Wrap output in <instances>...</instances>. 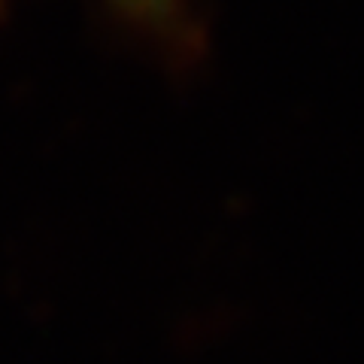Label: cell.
<instances>
[{"label": "cell", "instance_id": "obj_1", "mask_svg": "<svg viewBox=\"0 0 364 364\" xmlns=\"http://www.w3.org/2000/svg\"><path fill=\"white\" fill-rule=\"evenodd\" d=\"M109 4L149 28H173L186 9V0H109Z\"/></svg>", "mask_w": 364, "mask_h": 364}, {"label": "cell", "instance_id": "obj_2", "mask_svg": "<svg viewBox=\"0 0 364 364\" xmlns=\"http://www.w3.org/2000/svg\"><path fill=\"white\" fill-rule=\"evenodd\" d=\"M4 4H6V0H0V6H4Z\"/></svg>", "mask_w": 364, "mask_h": 364}]
</instances>
